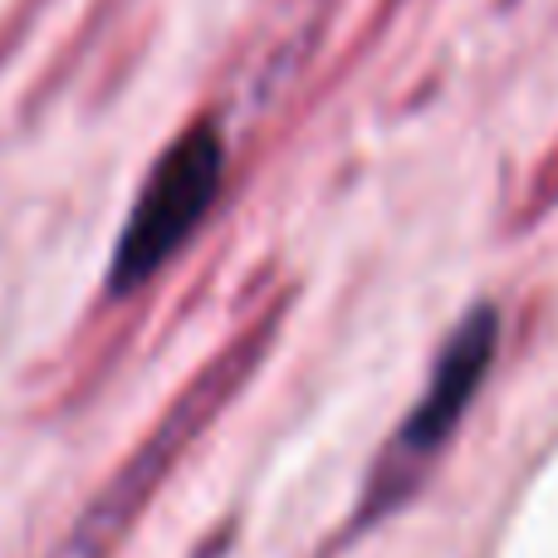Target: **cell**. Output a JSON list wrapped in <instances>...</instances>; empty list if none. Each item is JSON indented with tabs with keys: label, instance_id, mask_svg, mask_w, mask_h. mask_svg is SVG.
Listing matches in <instances>:
<instances>
[{
	"label": "cell",
	"instance_id": "1",
	"mask_svg": "<svg viewBox=\"0 0 558 558\" xmlns=\"http://www.w3.org/2000/svg\"><path fill=\"white\" fill-rule=\"evenodd\" d=\"M226 182V137L211 118L186 123L172 143L157 153L133 211L113 241L108 260V294H137L153 275L182 255V245L202 231Z\"/></svg>",
	"mask_w": 558,
	"mask_h": 558
},
{
	"label": "cell",
	"instance_id": "2",
	"mask_svg": "<svg viewBox=\"0 0 558 558\" xmlns=\"http://www.w3.org/2000/svg\"><path fill=\"white\" fill-rule=\"evenodd\" d=\"M500 353V308L495 304H475L461 324L451 328V338L441 343L432 363V377H426L422 397L412 402V412L402 416V426L392 432L377 471L367 475L363 490V510H357V524L377 520V514L397 510V505L412 495L416 475L441 456V446L456 436L465 407L475 402V392L490 377V363Z\"/></svg>",
	"mask_w": 558,
	"mask_h": 558
}]
</instances>
